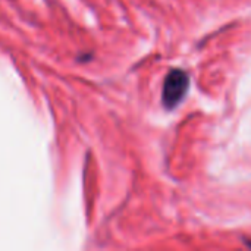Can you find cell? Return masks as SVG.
I'll return each mask as SVG.
<instances>
[{"mask_svg": "<svg viewBox=\"0 0 251 251\" xmlns=\"http://www.w3.org/2000/svg\"><path fill=\"white\" fill-rule=\"evenodd\" d=\"M188 88H190L188 75L181 69H172L166 75L165 82H163L162 100H163L165 107L169 110L176 107L185 97Z\"/></svg>", "mask_w": 251, "mask_h": 251, "instance_id": "6da1fadb", "label": "cell"}]
</instances>
